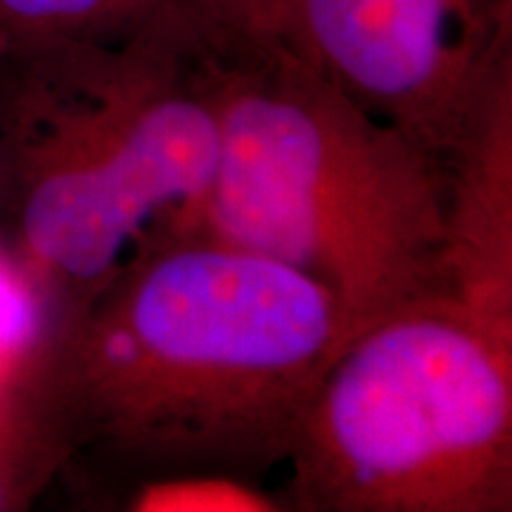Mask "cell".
<instances>
[{"mask_svg":"<svg viewBox=\"0 0 512 512\" xmlns=\"http://www.w3.org/2000/svg\"><path fill=\"white\" fill-rule=\"evenodd\" d=\"M347 342L332 294L209 235L166 240L10 368L67 465L112 486L211 472L259 482ZM62 472V475H64Z\"/></svg>","mask_w":512,"mask_h":512,"instance_id":"6da1fadb","label":"cell"},{"mask_svg":"<svg viewBox=\"0 0 512 512\" xmlns=\"http://www.w3.org/2000/svg\"><path fill=\"white\" fill-rule=\"evenodd\" d=\"M209 50L188 17L0 50V247L43 323L202 233L221 138Z\"/></svg>","mask_w":512,"mask_h":512,"instance_id":"7a4b0ae2","label":"cell"},{"mask_svg":"<svg viewBox=\"0 0 512 512\" xmlns=\"http://www.w3.org/2000/svg\"><path fill=\"white\" fill-rule=\"evenodd\" d=\"M209 57L221 138L202 235L316 280L347 339L448 297L444 159L275 38L214 36Z\"/></svg>","mask_w":512,"mask_h":512,"instance_id":"3957f363","label":"cell"},{"mask_svg":"<svg viewBox=\"0 0 512 512\" xmlns=\"http://www.w3.org/2000/svg\"><path fill=\"white\" fill-rule=\"evenodd\" d=\"M287 512H510L512 339L451 297L356 332L311 396Z\"/></svg>","mask_w":512,"mask_h":512,"instance_id":"277c9868","label":"cell"},{"mask_svg":"<svg viewBox=\"0 0 512 512\" xmlns=\"http://www.w3.org/2000/svg\"><path fill=\"white\" fill-rule=\"evenodd\" d=\"M268 38L441 159L512 76V0H280Z\"/></svg>","mask_w":512,"mask_h":512,"instance_id":"5b68a950","label":"cell"},{"mask_svg":"<svg viewBox=\"0 0 512 512\" xmlns=\"http://www.w3.org/2000/svg\"><path fill=\"white\" fill-rule=\"evenodd\" d=\"M446 294L512 339V76L448 152Z\"/></svg>","mask_w":512,"mask_h":512,"instance_id":"8992f818","label":"cell"},{"mask_svg":"<svg viewBox=\"0 0 512 512\" xmlns=\"http://www.w3.org/2000/svg\"><path fill=\"white\" fill-rule=\"evenodd\" d=\"M169 17L185 15L159 0H0V46L114 41Z\"/></svg>","mask_w":512,"mask_h":512,"instance_id":"52a82bcc","label":"cell"},{"mask_svg":"<svg viewBox=\"0 0 512 512\" xmlns=\"http://www.w3.org/2000/svg\"><path fill=\"white\" fill-rule=\"evenodd\" d=\"M67 465L10 370L0 380V512L27 510Z\"/></svg>","mask_w":512,"mask_h":512,"instance_id":"ba28073f","label":"cell"},{"mask_svg":"<svg viewBox=\"0 0 512 512\" xmlns=\"http://www.w3.org/2000/svg\"><path fill=\"white\" fill-rule=\"evenodd\" d=\"M110 489L112 508L126 512H287L280 494L259 482L211 472L128 479Z\"/></svg>","mask_w":512,"mask_h":512,"instance_id":"9c48e42d","label":"cell"},{"mask_svg":"<svg viewBox=\"0 0 512 512\" xmlns=\"http://www.w3.org/2000/svg\"><path fill=\"white\" fill-rule=\"evenodd\" d=\"M280 0H202V12L216 36L268 38Z\"/></svg>","mask_w":512,"mask_h":512,"instance_id":"30bf717a","label":"cell"},{"mask_svg":"<svg viewBox=\"0 0 512 512\" xmlns=\"http://www.w3.org/2000/svg\"><path fill=\"white\" fill-rule=\"evenodd\" d=\"M159 3H162L166 10L178 12V15H185V17H192V19H197V22H200V24H204L197 0H159ZM204 27H207V24H204Z\"/></svg>","mask_w":512,"mask_h":512,"instance_id":"8fae6325","label":"cell"},{"mask_svg":"<svg viewBox=\"0 0 512 512\" xmlns=\"http://www.w3.org/2000/svg\"><path fill=\"white\" fill-rule=\"evenodd\" d=\"M197 5H200V15H202V19H204V12H202V0H197ZM204 24H207V19H204ZM209 27V24H207Z\"/></svg>","mask_w":512,"mask_h":512,"instance_id":"7c38bea8","label":"cell"},{"mask_svg":"<svg viewBox=\"0 0 512 512\" xmlns=\"http://www.w3.org/2000/svg\"><path fill=\"white\" fill-rule=\"evenodd\" d=\"M0 50H3V48H0Z\"/></svg>","mask_w":512,"mask_h":512,"instance_id":"4fadbf2b","label":"cell"}]
</instances>
